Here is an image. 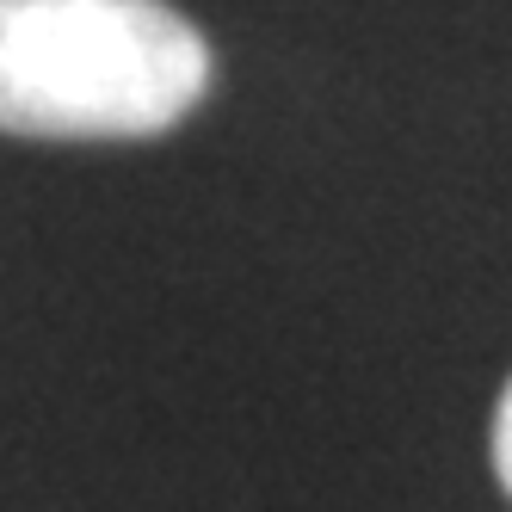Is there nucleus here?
<instances>
[{"mask_svg":"<svg viewBox=\"0 0 512 512\" xmlns=\"http://www.w3.org/2000/svg\"><path fill=\"white\" fill-rule=\"evenodd\" d=\"M210 50L167 0H0V130L142 142L192 112Z\"/></svg>","mask_w":512,"mask_h":512,"instance_id":"nucleus-1","label":"nucleus"},{"mask_svg":"<svg viewBox=\"0 0 512 512\" xmlns=\"http://www.w3.org/2000/svg\"><path fill=\"white\" fill-rule=\"evenodd\" d=\"M494 469H500V482L512 494V383H506L500 408H494Z\"/></svg>","mask_w":512,"mask_h":512,"instance_id":"nucleus-2","label":"nucleus"}]
</instances>
